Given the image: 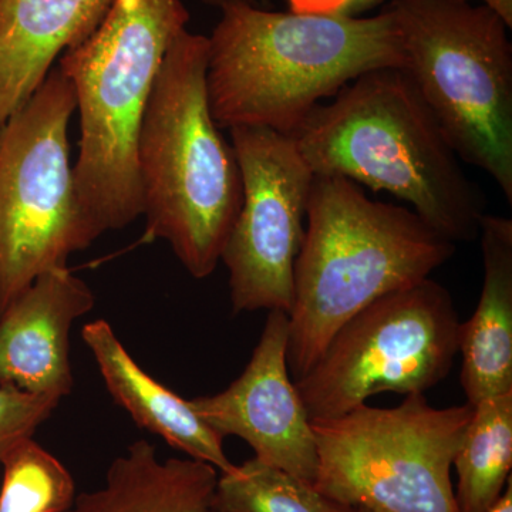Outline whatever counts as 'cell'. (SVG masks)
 I'll list each match as a JSON object with an SVG mask.
<instances>
[{
	"label": "cell",
	"mask_w": 512,
	"mask_h": 512,
	"mask_svg": "<svg viewBox=\"0 0 512 512\" xmlns=\"http://www.w3.org/2000/svg\"><path fill=\"white\" fill-rule=\"evenodd\" d=\"M330 500L315 485L282 468L251 458L221 473L210 512H353Z\"/></svg>",
	"instance_id": "ac0fdd59"
},
{
	"label": "cell",
	"mask_w": 512,
	"mask_h": 512,
	"mask_svg": "<svg viewBox=\"0 0 512 512\" xmlns=\"http://www.w3.org/2000/svg\"><path fill=\"white\" fill-rule=\"evenodd\" d=\"M229 131L242 181L241 210L221 255L232 311L289 315L315 174L289 134L264 127Z\"/></svg>",
	"instance_id": "30bf717a"
},
{
	"label": "cell",
	"mask_w": 512,
	"mask_h": 512,
	"mask_svg": "<svg viewBox=\"0 0 512 512\" xmlns=\"http://www.w3.org/2000/svg\"><path fill=\"white\" fill-rule=\"evenodd\" d=\"M467 2H478V5L494 10L512 28V0H467Z\"/></svg>",
	"instance_id": "7402d4cb"
},
{
	"label": "cell",
	"mask_w": 512,
	"mask_h": 512,
	"mask_svg": "<svg viewBox=\"0 0 512 512\" xmlns=\"http://www.w3.org/2000/svg\"><path fill=\"white\" fill-rule=\"evenodd\" d=\"M82 338L114 402L130 414L138 427L221 473L235 467L225 453L224 437L198 417L188 400L148 375L124 348L109 322L99 319L87 323Z\"/></svg>",
	"instance_id": "5bb4252c"
},
{
	"label": "cell",
	"mask_w": 512,
	"mask_h": 512,
	"mask_svg": "<svg viewBox=\"0 0 512 512\" xmlns=\"http://www.w3.org/2000/svg\"><path fill=\"white\" fill-rule=\"evenodd\" d=\"M453 296L439 282L387 293L340 326L295 382L311 420L340 416L379 393L424 394L458 355Z\"/></svg>",
	"instance_id": "9c48e42d"
},
{
	"label": "cell",
	"mask_w": 512,
	"mask_h": 512,
	"mask_svg": "<svg viewBox=\"0 0 512 512\" xmlns=\"http://www.w3.org/2000/svg\"><path fill=\"white\" fill-rule=\"evenodd\" d=\"M353 512H373V511L366 510V508H355V511H353Z\"/></svg>",
	"instance_id": "d4e9b609"
},
{
	"label": "cell",
	"mask_w": 512,
	"mask_h": 512,
	"mask_svg": "<svg viewBox=\"0 0 512 512\" xmlns=\"http://www.w3.org/2000/svg\"><path fill=\"white\" fill-rule=\"evenodd\" d=\"M188 22L183 0H113L93 35L59 59L80 114L74 192L89 245L143 215L138 134L165 53Z\"/></svg>",
	"instance_id": "5b68a950"
},
{
	"label": "cell",
	"mask_w": 512,
	"mask_h": 512,
	"mask_svg": "<svg viewBox=\"0 0 512 512\" xmlns=\"http://www.w3.org/2000/svg\"><path fill=\"white\" fill-rule=\"evenodd\" d=\"M74 111L73 84L56 66L0 134V315L37 276L90 247L70 164Z\"/></svg>",
	"instance_id": "ba28073f"
},
{
	"label": "cell",
	"mask_w": 512,
	"mask_h": 512,
	"mask_svg": "<svg viewBox=\"0 0 512 512\" xmlns=\"http://www.w3.org/2000/svg\"><path fill=\"white\" fill-rule=\"evenodd\" d=\"M332 99L289 134L313 174L387 192L454 244L478 238L483 192L406 70L362 74Z\"/></svg>",
	"instance_id": "7a4b0ae2"
},
{
	"label": "cell",
	"mask_w": 512,
	"mask_h": 512,
	"mask_svg": "<svg viewBox=\"0 0 512 512\" xmlns=\"http://www.w3.org/2000/svg\"><path fill=\"white\" fill-rule=\"evenodd\" d=\"M201 2L218 9L231 5V3H247V5L256 6V8H268L271 5V0H201Z\"/></svg>",
	"instance_id": "603a6c76"
},
{
	"label": "cell",
	"mask_w": 512,
	"mask_h": 512,
	"mask_svg": "<svg viewBox=\"0 0 512 512\" xmlns=\"http://www.w3.org/2000/svg\"><path fill=\"white\" fill-rule=\"evenodd\" d=\"M96 296L69 268L52 269L0 315V386L62 402L73 392L70 332Z\"/></svg>",
	"instance_id": "7c38bea8"
},
{
	"label": "cell",
	"mask_w": 512,
	"mask_h": 512,
	"mask_svg": "<svg viewBox=\"0 0 512 512\" xmlns=\"http://www.w3.org/2000/svg\"><path fill=\"white\" fill-rule=\"evenodd\" d=\"M288 313L269 311L244 372L224 392L188 400L221 437L247 441L255 457L315 483L318 451L311 417L288 369Z\"/></svg>",
	"instance_id": "8fae6325"
},
{
	"label": "cell",
	"mask_w": 512,
	"mask_h": 512,
	"mask_svg": "<svg viewBox=\"0 0 512 512\" xmlns=\"http://www.w3.org/2000/svg\"><path fill=\"white\" fill-rule=\"evenodd\" d=\"M207 62L208 37H175L137 140L147 238L167 241L195 279L214 274L242 204L237 157L208 101Z\"/></svg>",
	"instance_id": "277c9868"
},
{
	"label": "cell",
	"mask_w": 512,
	"mask_h": 512,
	"mask_svg": "<svg viewBox=\"0 0 512 512\" xmlns=\"http://www.w3.org/2000/svg\"><path fill=\"white\" fill-rule=\"evenodd\" d=\"M407 74L464 163L512 202V46L494 10L467 0H392Z\"/></svg>",
	"instance_id": "8992f818"
},
{
	"label": "cell",
	"mask_w": 512,
	"mask_h": 512,
	"mask_svg": "<svg viewBox=\"0 0 512 512\" xmlns=\"http://www.w3.org/2000/svg\"><path fill=\"white\" fill-rule=\"evenodd\" d=\"M217 468L194 458L161 461L147 440L114 458L106 483L76 495L66 512H210Z\"/></svg>",
	"instance_id": "2e32d148"
},
{
	"label": "cell",
	"mask_w": 512,
	"mask_h": 512,
	"mask_svg": "<svg viewBox=\"0 0 512 512\" xmlns=\"http://www.w3.org/2000/svg\"><path fill=\"white\" fill-rule=\"evenodd\" d=\"M483 288L458 329L460 382L467 403L512 392V220L485 214L480 222Z\"/></svg>",
	"instance_id": "9a60e30c"
},
{
	"label": "cell",
	"mask_w": 512,
	"mask_h": 512,
	"mask_svg": "<svg viewBox=\"0 0 512 512\" xmlns=\"http://www.w3.org/2000/svg\"><path fill=\"white\" fill-rule=\"evenodd\" d=\"M490 512H512V478H508L507 487L497 504L491 508Z\"/></svg>",
	"instance_id": "cb8c5ba5"
},
{
	"label": "cell",
	"mask_w": 512,
	"mask_h": 512,
	"mask_svg": "<svg viewBox=\"0 0 512 512\" xmlns=\"http://www.w3.org/2000/svg\"><path fill=\"white\" fill-rule=\"evenodd\" d=\"M286 3L292 12L359 18L367 10L382 5L384 0H286Z\"/></svg>",
	"instance_id": "44dd1931"
},
{
	"label": "cell",
	"mask_w": 512,
	"mask_h": 512,
	"mask_svg": "<svg viewBox=\"0 0 512 512\" xmlns=\"http://www.w3.org/2000/svg\"><path fill=\"white\" fill-rule=\"evenodd\" d=\"M113 0H0V134L57 57L93 35Z\"/></svg>",
	"instance_id": "4fadbf2b"
},
{
	"label": "cell",
	"mask_w": 512,
	"mask_h": 512,
	"mask_svg": "<svg viewBox=\"0 0 512 512\" xmlns=\"http://www.w3.org/2000/svg\"><path fill=\"white\" fill-rule=\"evenodd\" d=\"M454 252L456 244L410 208L372 200L348 178L315 175L288 315L292 379L357 312L426 281Z\"/></svg>",
	"instance_id": "3957f363"
},
{
	"label": "cell",
	"mask_w": 512,
	"mask_h": 512,
	"mask_svg": "<svg viewBox=\"0 0 512 512\" xmlns=\"http://www.w3.org/2000/svg\"><path fill=\"white\" fill-rule=\"evenodd\" d=\"M0 464V512H66L76 500L72 474L33 437L10 444Z\"/></svg>",
	"instance_id": "d6986e66"
},
{
	"label": "cell",
	"mask_w": 512,
	"mask_h": 512,
	"mask_svg": "<svg viewBox=\"0 0 512 512\" xmlns=\"http://www.w3.org/2000/svg\"><path fill=\"white\" fill-rule=\"evenodd\" d=\"M453 467L458 510L490 512L511 477L512 392L474 404Z\"/></svg>",
	"instance_id": "e0dca14e"
},
{
	"label": "cell",
	"mask_w": 512,
	"mask_h": 512,
	"mask_svg": "<svg viewBox=\"0 0 512 512\" xmlns=\"http://www.w3.org/2000/svg\"><path fill=\"white\" fill-rule=\"evenodd\" d=\"M60 402L0 386V454L50 419Z\"/></svg>",
	"instance_id": "ffe728a7"
},
{
	"label": "cell",
	"mask_w": 512,
	"mask_h": 512,
	"mask_svg": "<svg viewBox=\"0 0 512 512\" xmlns=\"http://www.w3.org/2000/svg\"><path fill=\"white\" fill-rule=\"evenodd\" d=\"M404 66L399 33L384 9L348 18L231 3L208 37L205 82L218 127L291 134L357 77Z\"/></svg>",
	"instance_id": "6da1fadb"
},
{
	"label": "cell",
	"mask_w": 512,
	"mask_h": 512,
	"mask_svg": "<svg viewBox=\"0 0 512 512\" xmlns=\"http://www.w3.org/2000/svg\"><path fill=\"white\" fill-rule=\"evenodd\" d=\"M471 404L437 409L421 393L399 406L367 403L311 420L318 451L316 490L373 512H460L451 481Z\"/></svg>",
	"instance_id": "52a82bcc"
}]
</instances>
